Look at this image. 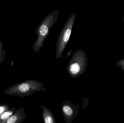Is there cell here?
I'll return each mask as SVG.
<instances>
[{
	"label": "cell",
	"instance_id": "cell-1",
	"mask_svg": "<svg viewBox=\"0 0 124 123\" xmlns=\"http://www.w3.org/2000/svg\"><path fill=\"white\" fill-rule=\"evenodd\" d=\"M60 11V9H57L50 13L41 21L37 27L35 33L38 38L32 47L34 52H38L43 48L44 41L49 34L52 27L57 21Z\"/></svg>",
	"mask_w": 124,
	"mask_h": 123
},
{
	"label": "cell",
	"instance_id": "cell-2",
	"mask_svg": "<svg viewBox=\"0 0 124 123\" xmlns=\"http://www.w3.org/2000/svg\"><path fill=\"white\" fill-rule=\"evenodd\" d=\"M43 84L34 79H29L15 84L5 90L3 93L7 95L17 96L20 97H27L38 91H46Z\"/></svg>",
	"mask_w": 124,
	"mask_h": 123
},
{
	"label": "cell",
	"instance_id": "cell-3",
	"mask_svg": "<svg viewBox=\"0 0 124 123\" xmlns=\"http://www.w3.org/2000/svg\"><path fill=\"white\" fill-rule=\"evenodd\" d=\"M87 63L86 54L79 49L74 53L67 66L66 71L71 77L76 78L85 72Z\"/></svg>",
	"mask_w": 124,
	"mask_h": 123
},
{
	"label": "cell",
	"instance_id": "cell-4",
	"mask_svg": "<svg viewBox=\"0 0 124 123\" xmlns=\"http://www.w3.org/2000/svg\"><path fill=\"white\" fill-rule=\"evenodd\" d=\"M76 13H73L68 18L58 36L56 43V58L62 57V53L71 35L76 19Z\"/></svg>",
	"mask_w": 124,
	"mask_h": 123
},
{
	"label": "cell",
	"instance_id": "cell-5",
	"mask_svg": "<svg viewBox=\"0 0 124 123\" xmlns=\"http://www.w3.org/2000/svg\"><path fill=\"white\" fill-rule=\"evenodd\" d=\"M79 108L70 100L64 101L61 106L64 120L66 123H71L79 112Z\"/></svg>",
	"mask_w": 124,
	"mask_h": 123
},
{
	"label": "cell",
	"instance_id": "cell-6",
	"mask_svg": "<svg viewBox=\"0 0 124 123\" xmlns=\"http://www.w3.org/2000/svg\"><path fill=\"white\" fill-rule=\"evenodd\" d=\"M26 117L24 108H19L7 120L5 123H22Z\"/></svg>",
	"mask_w": 124,
	"mask_h": 123
},
{
	"label": "cell",
	"instance_id": "cell-7",
	"mask_svg": "<svg viewBox=\"0 0 124 123\" xmlns=\"http://www.w3.org/2000/svg\"><path fill=\"white\" fill-rule=\"evenodd\" d=\"M41 108L43 109L42 116L44 122L45 123H56V120L54 115L51 111L44 105L40 106Z\"/></svg>",
	"mask_w": 124,
	"mask_h": 123
},
{
	"label": "cell",
	"instance_id": "cell-8",
	"mask_svg": "<svg viewBox=\"0 0 124 123\" xmlns=\"http://www.w3.org/2000/svg\"><path fill=\"white\" fill-rule=\"evenodd\" d=\"M16 111V108L4 112L0 115V123H5L7 120L13 115Z\"/></svg>",
	"mask_w": 124,
	"mask_h": 123
},
{
	"label": "cell",
	"instance_id": "cell-9",
	"mask_svg": "<svg viewBox=\"0 0 124 123\" xmlns=\"http://www.w3.org/2000/svg\"><path fill=\"white\" fill-rule=\"evenodd\" d=\"M8 110L9 107L8 106L5 105H0V115Z\"/></svg>",
	"mask_w": 124,
	"mask_h": 123
},
{
	"label": "cell",
	"instance_id": "cell-10",
	"mask_svg": "<svg viewBox=\"0 0 124 123\" xmlns=\"http://www.w3.org/2000/svg\"><path fill=\"white\" fill-rule=\"evenodd\" d=\"M72 50L71 49L67 53V54H66V55L65 58H68V57H69L71 55V53H72Z\"/></svg>",
	"mask_w": 124,
	"mask_h": 123
}]
</instances>
